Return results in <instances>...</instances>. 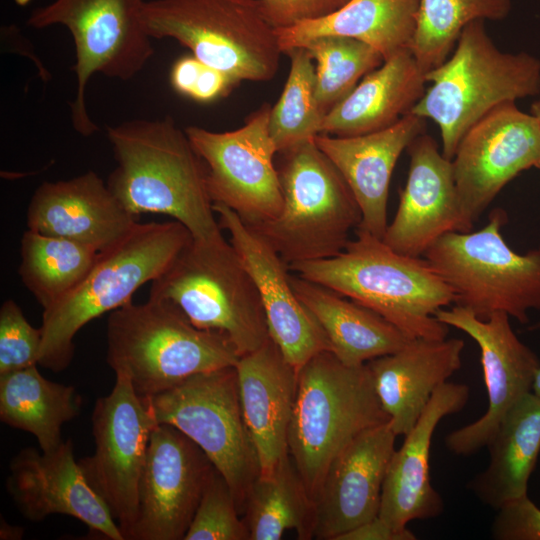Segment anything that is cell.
<instances>
[{
	"label": "cell",
	"mask_w": 540,
	"mask_h": 540,
	"mask_svg": "<svg viewBox=\"0 0 540 540\" xmlns=\"http://www.w3.org/2000/svg\"><path fill=\"white\" fill-rule=\"evenodd\" d=\"M540 156V123L515 102L500 104L461 138L452 167L464 217L471 228L498 193Z\"/></svg>",
	"instance_id": "2e32d148"
},
{
	"label": "cell",
	"mask_w": 540,
	"mask_h": 540,
	"mask_svg": "<svg viewBox=\"0 0 540 540\" xmlns=\"http://www.w3.org/2000/svg\"><path fill=\"white\" fill-rule=\"evenodd\" d=\"M288 266L375 311L412 339L447 338L449 326L435 314L455 302L451 288L424 257L401 254L364 229L356 228L334 257Z\"/></svg>",
	"instance_id": "7a4b0ae2"
},
{
	"label": "cell",
	"mask_w": 540,
	"mask_h": 540,
	"mask_svg": "<svg viewBox=\"0 0 540 540\" xmlns=\"http://www.w3.org/2000/svg\"><path fill=\"white\" fill-rule=\"evenodd\" d=\"M243 417L255 445L260 474L288 453V431L298 373L270 338L235 365Z\"/></svg>",
	"instance_id": "484cf974"
},
{
	"label": "cell",
	"mask_w": 540,
	"mask_h": 540,
	"mask_svg": "<svg viewBox=\"0 0 540 540\" xmlns=\"http://www.w3.org/2000/svg\"><path fill=\"white\" fill-rule=\"evenodd\" d=\"M107 137L117 165L106 183L128 212L171 216L195 240L223 237L205 164L171 116L107 126Z\"/></svg>",
	"instance_id": "6da1fadb"
},
{
	"label": "cell",
	"mask_w": 540,
	"mask_h": 540,
	"mask_svg": "<svg viewBox=\"0 0 540 540\" xmlns=\"http://www.w3.org/2000/svg\"><path fill=\"white\" fill-rule=\"evenodd\" d=\"M213 210L256 285L269 336L286 360L298 373L313 356L331 351L323 329L294 292L288 264L230 208L214 203Z\"/></svg>",
	"instance_id": "ac0fdd59"
},
{
	"label": "cell",
	"mask_w": 540,
	"mask_h": 540,
	"mask_svg": "<svg viewBox=\"0 0 540 540\" xmlns=\"http://www.w3.org/2000/svg\"><path fill=\"white\" fill-rule=\"evenodd\" d=\"M146 0H53L37 7L27 18L34 29L62 25L71 33L75 47L76 93L71 102L73 129L88 137L98 131L86 106L90 78L101 73L130 80L155 53L152 38L140 18Z\"/></svg>",
	"instance_id": "8fae6325"
},
{
	"label": "cell",
	"mask_w": 540,
	"mask_h": 540,
	"mask_svg": "<svg viewBox=\"0 0 540 540\" xmlns=\"http://www.w3.org/2000/svg\"><path fill=\"white\" fill-rule=\"evenodd\" d=\"M146 400L156 424L177 428L203 450L228 482L243 516L261 469L242 413L236 367L195 374Z\"/></svg>",
	"instance_id": "7c38bea8"
},
{
	"label": "cell",
	"mask_w": 540,
	"mask_h": 540,
	"mask_svg": "<svg viewBox=\"0 0 540 540\" xmlns=\"http://www.w3.org/2000/svg\"><path fill=\"white\" fill-rule=\"evenodd\" d=\"M264 13L275 29L327 16L349 0H261Z\"/></svg>",
	"instance_id": "60d3db41"
},
{
	"label": "cell",
	"mask_w": 540,
	"mask_h": 540,
	"mask_svg": "<svg viewBox=\"0 0 540 540\" xmlns=\"http://www.w3.org/2000/svg\"><path fill=\"white\" fill-rule=\"evenodd\" d=\"M9 469L7 490L28 520L39 522L54 514L68 515L106 539L125 540L75 460L70 439L50 452L24 448L12 458Z\"/></svg>",
	"instance_id": "d6986e66"
},
{
	"label": "cell",
	"mask_w": 540,
	"mask_h": 540,
	"mask_svg": "<svg viewBox=\"0 0 540 540\" xmlns=\"http://www.w3.org/2000/svg\"><path fill=\"white\" fill-rule=\"evenodd\" d=\"M284 54L290 58V70L269 115V132L277 154L314 140L321 133L326 115L316 99L315 65L308 51L296 47Z\"/></svg>",
	"instance_id": "e575fe53"
},
{
	"label": "cell",
	"mask_w": 540,
	"mask_h": 540,
	"mask_svg": "<svg viewBox=\"0 0 540 540\" xmlns=\"http://www.w3.org/2000/svg\"><path fill=\"white\" fill-rule=\"evenodd\" d=\"M278 154L282 210L272 220L247 226L288 265L338 255L362 219L350 187L314 140Z\"/></svg>",
	"instance_id": "52a82bcc"
},
{
	"label": "cell",
	"mask_w": 540,
	"mask_h": 540,
	"mask_svg": "<svg viewBox=\"0 0 540 540\" xmlns=\"http://www.w3.org/2000/svg\"><path fill=\"white\" fill-rule=\"evenodd\" d=\"M367 364L322 351L298 372L288 452L314 501L333 459L359 433L389 422Z\"/></svg>",
	"instance_id": "8992f818"
},
{
	"label": "cell",
	"mask_w": 540,
	"mask_h": 540,
	"mask_svg": "<svg viewBox=\"0 0 540 540\" xmlns=\"http://www.w3.org/2000/svg\"><path fill=\"white\" fill-rule=\"evenodd\" d=\"M426 133V119L413 113L368 134L340 137L320 133L316 145L333 162L350 187L361 211L358 228L383 238L393 170L402 152Z\"/></svg>",
	"instance_id": "cb8c5ba5"
},
{
	"label": "cell",
	"mask_w": 540,
	"mask_h": 540,
	"mask_svg": "<svg viewBox=\"0 0 540 540\" xmlns=\"http://www.w3.org/2000/svg\"><path fill=\"white\" fill-rule=\"evenodd\" d=\"M415 534L409 530L396 529L379 516L357 526L343 534L339 540H415Z\"/></svg>",
	"instance_id": "b9f144b4"
},
{
	"label": "cell",
	"mask_w": 540,
	"mask_h": 540,
	"mask_svg": "<svg viewBox=\"0 0 540 540\" xmlns=\"http://www.w3.org/2000/svg\"><path fill=\"white\" fill-rule=\"evenodd\" d=\"M464 347L460 338H413L398 351L366 363L397 436L412 430L434 392L460 369Z\"/></svg>",
	"instance_id": "d4e9b609"
},
{
	"label": "cell",
	"mask_w": 540,
	"mask_h": 540,
	"mask_svg": "<svg viewBox=\"0 0 540 540\" xmlns=\"http://www.w3.org/2000/svg\"><path fill=\"white\" fill-rule=\"evenodd\" d=\"M426 73L410 49L397 52L365 75L324 117L321 133L348 137L385 129L423 96Z\"/></svg>",
	"instance_id": "4316f807"
},
{
	"label": "cell",
	"mask_w": 540,
	"mask_h": 540,
	"mask_svg": "<svg viewBox=\"0 0 540 540\" xmlns=\"http://www.w3.org/2000/svg\"><path fill=\"white\" fill-rule=\"evenodd\" d=\"M302 47L316 62V99L325 114L384 62L375 48L350 37L321 36Z\"/></svg>",
	"instance_id": "d590c367"
},
{
	"label": "cell",
	"mask_w": 540,
	"mask_h": 540,
	"mask_svg": "<svg viewBox=\"0 0 540 540\" xmlns=\"http://www.w3.org/2000/svg\"><path fill=\"white\" fill-rule=\"evenodd\" d=\"M490 461L468 483L484 504L500 509L527 495L540 453V398L532 391L505 415L487 446Z\"/></svg>",
	"instance_id": "f1b7e54d"
},
{
	"label": "cell",
	"mask_w": 540,
	"mask_h": 540,
	"mask_svg": "<svg viewBox=\"0 0 540 540\" xmlns=\"http://www.w3.org/2000/svg\"><path fill=\"white\" fill-rule=\"evenodd\" d=\"M81 406L74 386L46 379L37 365L0 375V420L32 434L43 452L63 443L62 427Z\"/></svg>",
	"instance_id": "4dcf8cb0"
},
{
	"label": "cell",
	"mask_w": 540,
	"mask_h": 540,
	"mask_svg": "<svg viewBox=\"0 0 540 540\" xmlns=\"http://www.w3.org/2000/svg\"><path fill=\"white\" fill-rule=\"evenodd\" d=\"M97 255L90 246L27 229L21 238L19 275L46 310L84 279Z\"/></svg>",
	"instance_id": "d6a6232c"
},
{
	"label": "cell",
	"mask_w": 540,
	"mask_h": 540,
	"mask_svg": "<svg viewBox=\"0 0 540 540\" xmlns=\"http://www.w3.org/2000/svg\"><path fill=\"white\" fill-rule=\"evenodd\" d=\"M465 384L446 382L432 395L415 426L389 462L378 516L396 529L409 522L439 516L444 510L441 495L431 484L430 452L439 422L464 409L469 399Z\"/></svg>",
	"instance_id": "603a6c76"
},
{
	"label": "cell",
	"mask_w": 540,
	"mask_h": 540,
	"mask_svg": "<svg viewBox=\"0 0 540 540\" xmlns=\"http://www.w3.org/2000/svg\"><path fill=\"white\" fill-rule=\"evenodd\" d=\"M250 540H279L287 530L313 539L315 505L289 452L250 488L243 512Z\"/></svg>",
	"instance_id": "1f68e13d"
},
{
	"label": "cell",
	"mask_w": 540,
	"mask_h": 540,
	"mask_svg": "<svg viewBox=\"0 0 540 540\" xmlns=\"http://www.w3.org/2000/svg\"><path fill=\"white\" fill-rule=\"evenodd\" d=\"M420 0H349L335 12L288 28L276 29L282 53L321 36L362 41L384 60L410 49Z\"/></svg>",
	"instance_id": "f546056e"
},
{
	"label": "cell",
	"mask_w": 540,
	"mask_h": 540,
	"mask_svg": "<svg viewBox=\"0 0 540 540\" xmlns=\"http://www.w3.org/2000/svg\"><path fill=\"white\" fill-rule=\"evenodd\" d=\"M507 220L495 208L484 227L447 233L423 257L451 288L455 304L481 319L505 312L526 324L529 312L540 310V245L515 252L501 233Z\"/></svg>",
	"instance_id": "30bf717a"
},
{
	"label": "cell",
	"mask_w": 540,
	"mask_h": 540,
	"mask_svg": "<svg viewBox=\"0 0 540 540\" xmlns=\"http://www.w3.org/2000/svg\"><path fill=\"white\" fill-rule=\"evenodd\" d=\"M149 297L172 303L199 329L222 333L240 357L270 339L256 285L224 237L192 238L151 282Z\"/></svg>",
	"instance_id": "9c48e42d"
},
{
	"label": "cell",
	"mask_w": 540,
	"mask_h": 540,
	"mask_svg": "<svg viewBox=\"0 0 540 540\" xmlns=\"http://www.w3.org/2000/svg\"><path fill=\"white\" fill-rule=\"evenodd\" d=\"M27 227L66 238L98 252L123 238L137 223L94 171L76 177L45 181L28 204Z\"/></svg>",
	"instance_id": "7402d4cb"
},
{
	"label": "cell",
	"mask_w": 540,
	"mask_h": 540,
	"mask_svg": "<svg viewBox=\"0 0 540 540\" xmlns=\"http://www.w3.org/2000/svg\"><path fill=\"white\" fill-rule=\"evenodd\" d=\"M396 437L390 422L373 426L333 459L314 497L313 539L339 540L378 516Z\"/></svg>",
	"instance_id": "44dd1931"
},
{
	"label": "cell",
	"mask_w": 540,
	"mask_h": 540,
	"mask_svg": "<svg viewBox=\"0 0 540 540\" xmlns=\"http://www.w3.org/2000/svg\"><path fill=\"white\" fill-rule=\"evenodd\" d=\"M407 150V181L382 240L401 254L421 257L443 235L473 228L463 214L452 161L442 154L435 139L423 133Z\"/></svg>",
	"instance_id": "ffe728a7"
},
{
	"label": "cell",
	"mask_w": 540,
	"mask_h": 540,
	"mask_svg": "<svg viewBox=\"0 0 540 540\" xmlns=\"http://www.w3.org/2000/svg\"><path fill=\"white\" fill-rule=\"evenodd\" d=\"M140 18L152 39L176 40L237 84L279 70L283 53L261 0H149Z\"/></svg>",
	"instance_id": "ba28073f"
},
{
	"label": "cell",
	"mask_w": 540,
	"mask_h": 540,
	"mask_svg": "<svg viewBox=\"0 0 540 540\" xmlns=\"http://www.w3.org/2000/svg\"><path fill=\"white\" fill-rule=\"evenodd\" d=\"M115 376L111 392L96 400L91 415L94 453L78 463L128 540L137 518L150 436L157 424L146 398L135 391L129 378Z\"/></svg>",
	"instance_id": "5bb4252c"
},
{
	"label": "cell",
	"mask_w": 540,
	"mask_h": 540,
	"mask_svg": "<svg viewBox=\"0 0 540 540\" xmlns=\"http://www.w3.org/2000/svg\"><path fill=\"white\" fill-rule=\"evenodd\" d=\"M435 317L466 333L480 349L487 410L476 421L452 431L445 438L450 452L469 456L487 446L507 412L532 391L540 361L517 337L510 316L505 312H495L481 319L455 304L438 310Z\"/></svg>",
	"instance_id": "9a60e30c"
},
{
	"label": "cell",
	"mask_w": 540,
	"mask_h": 540,
	"mask_svg": "<svg viewBox=\"0 0 540 540\" xmlns=\"http://www.w3.org/2000/svg\"><path fill=\"white\" fill-rule=\"evenodd\" d=\"M529 330H532V331L540 330V320L538 322L534 323L533 325H531L529 327Z\"/></svg>",
	"instance_id": "bcb514c9"
},
{
	"label": "cell",
	"mask_w": 540,
	"mask_h": 540,
	"mask_svg": "<svg viewBox=\"0 0 540 540\" xmlns=\"http://www.w3.org/2000/svg\"><path fill=\"white\" fill-rule=\"evenodd\" d=\"M23 527L13 526L6 521H1L0 539L1 540H19L23 537Z\"/></svg>",
	"instance_id": "7bdbcfd3"
},
{
	"label": "cell",
	"mask_w": 540,
	"mask_h": 540,
	"mask_svg": "<svg viewBox=\"0 0 540 540\" xmlns=\"http://www.w3.org/2000/svg\"><path fill=\"white\" fill-rule=\"evenodd\" d=\"M170 82L178 93L203 103L227 95L238 85L229 76L204 64L192 54L174 62Z\"/></svg>",
	"instance_id": "f35d334b"
},
{
	"label": "cell",
	"mask_w": 540,
	"mask_h": 540,
	"mask_svg": "<svg viewBox=\"0 0 540 540\" xmlns=\"http://www.w3.org/2000/svg\"><path fill=\"white\" fill-rule=\"evenodd\" d=\"M496 540H540V508L528 494L497 510L491 525Z\"/></svg>",
	"instance_id": "ab89813d"
},
{
	"label": "cell",
	"mask_w": 540,
	"mask_h": 540,
	"mask_svg": "<svg viewBox=\"0 0 540 540\" xmlns=\"http://www.w3.org/2000/svg\"><path fill=\"white\" fill-rule=\"evenodd\" d=\"M532 392L540 398V368L536 372L532 385Z\"/></svg>",
	"instance_id": "f6af8a7d"
},
{
	"label": "cell",
	"mask_w": 540,
	"mask_h": 540,
	"mask_svg": "<svg viewBox=\"0 0 540 540\" xmlns=\"http://www.w3.org/2000/svg\"><path fill=\"white\" fill-rule=\"evenodd\" d=\"M531 114L533 116H535L538 119L539 123H540V99L532 103V105H531ZM535 168L540 169V156H539V159H538V161H537V163L535 165Z\"/></svg>",
	"instance_id": "ee69618b"
},
{
	"label": "cell",
	"mask_w": 540,
	"mask_h": 540,
	"mask_svg": "<svg viewBox=\"0 0 540 540\" xmlns=\"http://www.w3.org/2000/svg\"><path fill=\"white\" fill-rule=\"evenodd\" d=\"M271 106L264 103L238 129L214 132L188 126L185 132L206 167V184L214 203L234 211L248 226L274 219L283 195L269 132Z\"/></svg>",
	"instance_id": "4fadbf2b"
},
{
	"label": "cell",
	"mask_w": 540,
	"mask_h": 540,
	"mask_svg": "<svg viewBox=\"0 0 540 540\" xmlns=\"http://www.w3.org/2000/svg\"><path fill=\"white\" fill-rule=\"evenodd\" d=\"M106 339L108 365L145 398L240 358L225 335L195 327L172 303L152 297L110 312Z\"/></svg>",
	"instance_id": "277c9868"
},
{
	"label": "cell",
	"mask_w": 540,
	"mask_h": 540,
	"mask_svg": "<svg viewBox=\"0 0 540 540\" xmlns=\"http://www.w3.org/2000/svg\"><path fill=\"white\" fill-rule=\"evenodd\" d=\"M41 327L32 326L12 299L0 308V375L38 365Z\"/></svg>",
	"instance_id": "74e56055"
},
{
	"label": "cell",
	"mask_w": 540,
	"mask_h": 540,
	"mask_svg": "<svg viewBox=\"0 0 540 540\" xmlns=\"http://www.w3.org/2000/svg\"><path fill=\"white\" fill-rule=\"evenodd\" d=\"M184 540H250L233 492L216 468L206 484Z\"/></svg>",
	"instance_id": "8d00e7d4"
},
{
	"label": "cell",
	"mask_w": 540,
	"mask_h": 540,
	"mask_svg": "<svg viewBox=\"0 0 540 540\" xmlns=\"http://www.w3.org/2000/svg\"><path fill=\"white\" fill-rule=\"evenodd\" d=\"M192 236L177 221L137 222L119 241L98 252L84 279L42 313L38 365L54 372L66 369L74 355V338L95 318L132 301L172 263Z\"/></svg>",
	"instance_id": "3957f363"
},
{
	"label": "cell",
	"mask_w": 540,
	"mask_h": 540,
	"mask_svg": "<svg viewBox=\"0 0 540 540\" xmlns=\"http://www.w3.org/2000/svg\"><path fill=\"white\" fill-rule=\"evenodd\" d=\"M214 465L169 424L152 430L128 540H184Z\"/></svg>",
	"instance_id": "e0dca14e"
},
{
	"label": "cell",
	"mask_w": 540,
	"mask_h": 540,
	"mask_svg": "<svg viewBox=\"0 0 540 540\" xmlns=\"http://www.w3.org/2000/svg\"><path fill=\"white\" fill-rule=\"evenodd\" d=\"M511 7V0H420L410 51L428 73L449 57L469 23L502 20Z\"/></svg>",
	"instance_id": "836d02e7"
},
{
	"label": "cell",
	"mask_w": 540,
	"mask_h": 540,
	"mask_svg": "<svg viewBox=\"0 0 540 540\" xmlns=\"http://www.w3.org/2000/svg\"><path fill=\"white\" fill-rule=\"evenodd\" d=\"M484 21L469 23L451 56L426 73L430 86L411 110L437 124L449 160L467 130L492 109L540 93V60L499 50Z\"/></svg>",
	"instance_id": "5b68a950"
},
{
	"label": "cell",
	"mask_w": 540,
	"mask_h": 540,
	"mask_svg": "<svg viewBox=\"0 0 540 540\" xmlns=\"http://www.w3.org/2000/svg\"><path fill=\"white\" fill-rule=\"evenodd\" d=\"M290 282L323 329L331 352L348 366L394 353L412 339L375 311L325 286L296 274Z\"/></svg>",
	"instance_id": "83f0119b"
}]
</instances>
